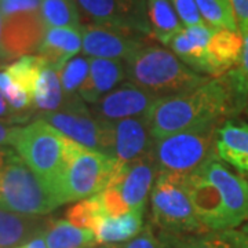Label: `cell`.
Wrapping results in <instances>:
<instances>
[{"label":"cell","instance_id":"cell-44","mask_svg":"<svg viewBox=\"0 0 248 248\" xmlns=\"http://www.w3.org/2000/svg\"><path fill=\"white\" fill-rule=\"evenodd\" d=\"M247 225H248V223H247Z\"/></svg>","mask_w":248,"mask_h":248},{"label":"cell","instance_id":"cell-17","mask_svg":"<svg viewBox=\"0 0 248 248\" xmlns=\"http://www.w3.org/2000/svg\"><path fill=\"white\" fill-rule=\"evenodd\" d=\"M214 28L199 24L184 28L169 42V47L190 69L205 73L207 46L213 36Z\"/></svg>","mask_w":248,"mask_h":248},{"label":"cell","instance_id":"cell-14","mask_svg":"<svg viewBox=\"0 0 248 248\" xmlns=\"http://www.w3.org/2000/svg\"><path fill=\"white\" fill-rule=\"evenodd\" d=\"M200 171L204 177L218 187L225 204L229 229H234L244 221H248L247 181L239 175H234L221 164L218 159L205 164Z\"/></svg>","mask_w":248,"mask_h":248},{"label":"cell","instance_id":"cell-13","mask_svg":"<svg viewBox=\"0 0 248 248\" xmlns=\"http://www.w3.org/2000/svg\"><path fill=\"white\" fill-rule=\"evenodd\" d=\"M155 143L146 117H131L110 122V157L131 163L151 155Z\"/></svg>","mask_w":248,"mask_h":248},{"label":"cell","instance_id":"cell-5","mask_svg":"<svg viewBox=\"0 0 248 248\" xmlns=\"http://www.w3.org/2000/svg\"><path fill=\"white\" fill-rule=\"evenodd\" d=\"M69 138L53 125L36 119L25 127H19L13 148L40 178H43L57 193V184L66 161ZM61 200V199H60Z\"/></svg>","mask_w":248,"mask_h":248},{"label":"cell","instance_id":"cell-31","mask_svg":"<svg viewBox=\"0 0 248 248\" xmlns=\"http://www.w3.org/2000/svg\"><path fill=\"white\" fill-rule=\"evenodd\" d=\"M0 93L16 112L31 119L35 110L33 95L19 89L6 71H0Z\"/></svg>","mask_w":248,"mask_h":248},{"label":"cell","instance_id":"cell-12","mask_svg":"<svg viewBox=\"0 0 248 248\" xmlns=\"http://www.w3.org/2000/svg\"><path fill=\"white\" fill-rule=\"evenodd\" d=\"M46 31L39 10L3 17L1 46L7 61L37 51Z\"/></svg>","mask_w":248,"mask_h":248},{"label":"cell","instance_id":"cell-23","mask_svg":"<svg viewBox=\"0 0 248 248\" xmlns=\"http://www.w3.org/2000/svg\"><path fill=\"white\" fill-rule=\"evenodd\" d=\"M143 211L133 210L117 217H104L97 225L94 234L98 244L112 246L134 239L141 233Z\"/></svg>","mask_w":248,"mask_h":248},{"label":"cell","instance_id":"cell-42","mask_svg":"<svg viewBox=\"0 0 248 248\" xmlns=\"http://www.w3.org/2000/svg\"><path fill=\"white\" fill-rule=\"evenodd\" d=\"M98 248H109V246H102V247H98Z\"/></svg>","mask_w":248,"mask_h":248},{"label":"cell","instance_id":"cell-11","mask_svg":"<svg viewBox=\"0 0 248 248\" xmlns=\"http://www.w3.org/2000/svg\"><path fill=\"white\" fill-rule=\"evenodd\" d=\"M97 25L120 31H148L143 0H75Z\"/></svg>","mask_w":248,"mask_h":248},{"label":"cell","instance_id":"cell-36","mask_svg":"<svg viewBox=\"0 0 248 248\" xmlns=\"http://www.w3.org/2000/svg\"><path fill=\"white\" fill-rule=\"evenodd\" d=\"M232 9L237 27H244L248 24V0H231Z\"/></svg>","mask_w":248,"mask_h":248},{"label":"cell","instance_id":"cell-25","mask_svg":"<svg viewBox=\"0 0 248 248\" xmlns=\"http://www.w3.org/2000/svg\"><path fill=\"white\" fill-rule=\"evenodd\" d=\"M146 6L153 35L160 43L167 46L170 40L184 29L177 11L170 0H146Z\"/></svg>","mask_w":248,"mask_h":248},{"label":"cell","instance_id":"cell-20","mask_svg":"<svg viewBox=\"0 0 248 248\" xmlns=\"http://www.w3.org/2000/svg\"><path fill=\"white\" fill-rule=\"evenodd\" d=\"M83 47L81 28H47L37 53L57 71Z\"/></svg>","mask_w":248,"mask_h":248},{"label":"cell","instance_id":"cell-6","mask_svg":"<svg viewBox=\"0 0 248 248\" xmlns=\"http://www.w3.org/2000/svg\"><path fill=\"white\" fill-rule=\"evenodd\" d=\"M62 205L51 186L16 156L0 172V208L24 215H46Z\"/></svg>","mask_w":248,"mask_h":248},{"label":"cell","instance_id":"cell-41","mask_svg":"<svg viewBox=\"0 0 248 248\" xmlns=\"http://www.w3.org/2000/svg\"><path fill=\"white\" fill-rule=\"evenodd\" d=\"M241 232L244 233V237H246V246H247L248 248V225H246V226L241 229Z\"/></svg>","mask_w":248,"mask_h":248},{"label":"cell","instance_id":"cell-8","mask_svg":"<svg viewBox=\"0 0 248 248\" xmlns=\"http://www.w3.org/2000/svg\"><path fill=\"white\" fill-rule=\"evenodd\" d=\"M37 119L47 122L72 141L110 156V122H101L91 113L75 110L40 113Z\"/></svg>","mask_w":248,"mask_h":248},{"label":"cell","instance_id":"cell-9","mask_svg":"<svg viewBox=\"0 0 248 248\" xmlns=\"http://www.w3.org/2000/svg\"><path fill=\"white\" fill-rule=\"evenodd\" d=\"M156 171L157 166L152 153L131 163L119 161L107 187L115 189L130 211H143L156 177Z\"/></svg>","mask_w":248,"mask_h":248},{"label":"cell","instance_id":"cell-33","mask_svg":"<svg viewBox=\"0 0 248 248\" xmlns=\"http://www.w3.org/2000/svg\"><path fill=\"white\" fill-rule=\"evenodd\" d=\"M42 0H0V13L3 17L27 13V11H36L40 7Z\"/></svg>","mask_w":248,"mask_h":248},{"label":"cell","instance_id":"cell-22","mask_svg":"<svg viewBox=\"0 0 248 248\" xmlns=\"http://www.w3.org/2000/svg\"><path fill=\"white\" fill-rule=\"evenodd\" d=\"M217 156L234 169L248 172V124L226 122L217 130Z\"/></svg>","mask_w":248,"mask_h":248},{"label":"cell","instance_id":"cell-10","mask_svg":"<svg viewBox=\"0 0 248 248\" xmlns=\"http://www.w3.org/2000/svg\"><path fill=\"white\" fill-rule=\"evenodd\" d=\"M157 99L159 97L156 94L130 81L116 87L98 102L93 104L90 113L101 122L146 117Z\"/></svg>","mask_w":248,"mask_h":248},{"label":"cell","instance_id":"cell-30","mask_svg":"<svg viewBox=\"0 0 248 248\" xmlns=\"http://www.w3.org/2000/svg\"><path fill=\"white\" fill-rule=\"evenodd\" d=\"M90 72L89 57H73L66 62L61 69L60 80H61L62 91L69 101L80 98L79 90L86 81Z\"/></svg>","mask_w":248,"mask_h":248},{"label":"cell","instance_id":"cell-43","mask_svg":"<svg viewBox=\"0 0 248 248\" xmlns=\"http://www.w3.org/2000/svg\"><path fill=\"white\" fill-rule=\"evenodd\" d=\"M0 66H1V65H0Z\"/></svg>","mask_w":248,"mask_h":248},{"label":"cell","instance_id":"cell-3","mask_svg":"<svg viewBox=\"0 0 248 248\" xmlns=\"http://www.w3.org/2000/svg\"><path fill=\"white\" fill-rule=\"evenodd\" d=\"M217 130L215 125H205L155 138L152 156L157 172L192 175L218 159L215 151Z\"/></svg>","mask_w":248,"mask_h":248},{"label":"cell","instance_id":"cell-38","mask_svg":"<svg viewBox=\"0 0 248 248\" xmlns=\"http://www.w3.org/2000/svg\"><path fill=\"white\" fill-rule=\"evenodd\" d=\"M17 155V152L7 148L6 145H0V172Z\"/></svg>","mask_w":248,"mask_h":248},{"label":"cell","instance_id":"cell-1","mask_svg":"<svg viewBox=\"0 0 248 248\" xmlns=\"http://www.w3.org/2000/svg\"><path fill=\"white\" fill-rule=\"evenodd\" d=\"M247 93L248 89L232 69L226 76L208 79L197 87L159 98L146 119L156 140L197 127L215 125L222 117L231 115L236 102Z\"/></svg>","mask_w":248,"mask_h":248},{"label":"cell","instance_id":"cell-2","mask_svg":"<svg viewBox=\"0 0 248 248\" xmlns=\"http://www.w3.org/2000/svg\"><path fill=\"white\" fill-rule=\"evenodd\" d=\"M124 63L125 78L159 98L193 89L208 80L159 46H142Z\"/></svg>","mask_w":248,"mask_h":248},{"label":"cell","instance_id":"cell-24","mask_svg":"<svg viewBox=\"0 0 248 248\" xmlns=\"http://www.w3.org/2000/svg\"><path fill=\"white\" fill-rule=\"evenodd\" d=\"M47 248H95L94 232L81 229L66 219L50 222L43 233Z\"/></svg>","mask_w":248,"mask_h":248},{"label":"cell","instance_id":"cell-21","mask_svg":"<svg viewBox=\"0 0 248 248\" xmlns=\"http://www.w3.org/2000/svg\"><path fill=\"white\" fill-rule=\"evenodd\" d=\"M50 222L42 215H24L0 208V248H16L43 234Z\"/></svg>","mask_w":248,"mask_h":248},{"label":"cell","instance_id":"cell-34","mask_svg":"<svg viewBox=\"0 0 248 248\" xmlns=\"http://www.w3.org/2000/svg\"><path fill=\"white\" fill-rule=\"evenodd\" d=\"M109 248H163L159 239L155 237V234L149 229L143 231L134 239L119 243V244H112Z\"/></svg>","mask_w":248,"mask_h":248},{"label":"cell","instance_id":"cell-4","mask_svg":"<svg viewBox=\"0 0 248 248\" xmlns=\"http://www.w3.org/2000/svg\"><path fill=\"white\" fill-rule=\"evenodd\" d=\"M119 160L69 140L66 161L57 184L62 204L84 200L101 193L109 184Z\"/></svg>","mask_w":248,"mask_h":248},{"label":"cell","instance_id":"cell-28","mask_svg":"<svg viewBox=\"0 0 248 248\" xmlns=\"http://www.w3.org/2000/svg\"><path fill=\"white\" fill-rule=\"evenodd\" d=\"M203 21L214 29L239 32L231 0H195Z\"/></svg>","mask_w":248,"mask_h":248},{"label":"cell","instance_id":"cell-35","mask_svg":"<svg viewBox=\"0 0 248 248\" xmlns=\"http://www.w3.org/2000/svg\"><path fill=\"white\" fill-rule=\"evenodd\" d=\"M239 32L243 37V48L240 57L239 68H234L239 79L248 87V24L239 28Z\"/></svg>","mask_w":248,"mask_h":248},{"label":"cell","instance_id":"cell-18","mask_svg":"<svg viewBox=\"0 0 248 248\" xmlns=\"http://www.w3.org/2000/svg\"><path fill=\"white\" fill-rule=\"evenodd\" d=\"M243 48V37L240 32L229 29H214L207 46V68L205 73L223 76L236 65H239Z\"/></svg>","mask_w":248,"mask_h":248},{"label":"cell","instance_id":"cell-40","mask_svg":"<svg viewBox=\"0 0 248 248\" xmlns=\"http://www.w3.org/2000/svg\"><path fill=\"white\" fill-rule=\"evenodd\" d=\"M1 32H3V14L0 13V65L7 62L6 54L3 51V46H1Z\"/></svg>","mask_w":248,"mask_h":248},{"label":"cell","instance_id":"cell-15","mask_svg":"<svg viewBox=\"0 0 248 248\" xmlns=\"http://www.w3.org/2000/svg\"><path fill=\"white\" fill-rule=\"evenodd\" d=\"M83 53L90 58L127 60L143 43L131 36L128 31H120L101 25L81 27Z\"/></svg>","mask_w":248,"mask_h":248},{"label":"cell","instance_id":"cell-16","mask_svg":"<svg viewBox=\"0 0 248 248\" xmlns=\"http://www.w3.org/2000/svg\"><path fill=\"white\" fill-rule=\"evenodd\" d=\"M90 58V57H89ZM125 78V63L120 60L90 58V72L79 90V95L89 104H95L116 89Z\"/></svg>","mask_w":248,"mask_h":248},{"label":"cell","instance_id":"cell-32","mask_svg":"<svg viewBox=\"0 0 248 248\" xmlns=\"http://www.w3.org/2000/svg\"><path fill=\"white\" fill-rule=\"evenodd\" d=\"M177 11L179 19L186 27H193L199 24H205L199 13L195 0H170Z\"/></svg>","mask_w":248,"mask_h":248},{"label":"cell","instance_id":"cell-7","mask_svg":"<svg viewBox=\"0 0 248 248\" xmlns=\"http://www.w3.org/2000/svg\"><path fill=\"white\" fill-rule=\"evenodd\" d=\"M153 221L163 232L200 233L199 221L186 186V175L159 174L151 192Z\"/></svg>","mask_w":248,"mask_h":248},{"label":"cell","instance_id":"cell-27","mask_svg":"<svg viewBox=\"0 0 248 248\" xmlns=\"http://www.w3.org/2000/svg\"><path fill=\"white\" fill-rule=\"evenodd\" d=\"M46 60L40 55H24L19 57L17 61L13 62L4 68V71L9 73L13 81L19 89L25 90L31 95H33L35 87L40 72L46 65Z\"/></svg>","mask_w":248,"mask_h":248},{"label":"cell","instance_id":"cell-26","mask_svg":"<svg viewBox=\"0 0 248 248\" xmlns=\"http://www.w3.org/2000/svg\"><path fill=\"white\" fill-rule=\"evenodd\" d=\"M39 13L47 28H81L75 0H42Z\"/></svg>","mask_w":248,"mask_h":248},{"label":"cell","instance_id":"cell-37","mask_svg":"<svg viewBox=\"0 0 248 248\" xmlns=\"http://www.w3.org/2000/svg\"><path fill=\"white\" fill-rule=\"evenodd\" d=\"M18 128L17 125L4 123L0 120V145H13Z\"/></svg>","mask_w":248,"mask_h":248},{"label":"cell","instance_id":"cell-39","mask_svg":"<svg viewBox=\"0 0 248 248\" xmlns=\"http://www.w3.org/2000/svg\"><path fill=\"white\" fill-rule=\"evenodd\" d=\"M16 248H47V244H46V240L43 237V234H40V236H36L33 239L27 241V243H24L22 246Z\"/></svg>","mask_w":248,"mask_h":248},{"label":"cell","instance_id":"cell-19","mask_svg":"<svg viewBox=\"0 0 248 248\" xmlns=\"http://www.w3.org/2000/svg\"><path fill=\"white\" fill-rule=\"evenodd\" d=\"M163 248H247L241 231H208L197 234L161 232L159 236Z\"/></svg>","mask_w":248,"mask_h":248},{"label":"cell","instance_id":"cell-29","mask_svg":"<svg viewBox=\"0 0 248 248\" xmlns=\"http://www.w3.org/2000/svg\"><path fill=\"white\" fill-rule=\"evenodd\" d=\"M104 217L108 215L99 195L80 200L76 205L66 211V221L78 228L89 229L91 232L95 231L97 225Z\"/></svg>","mask_w":248,"mask_h":248}]
</instances>
